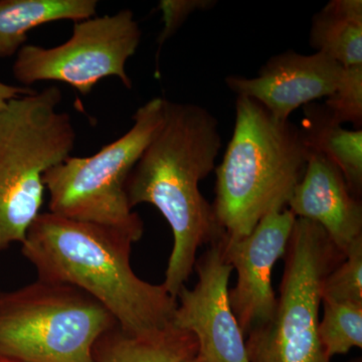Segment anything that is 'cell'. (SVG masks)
I'll use <instances>...</instances> for the list:
<instances>
[{
  "label": "cell",
  "mask_w": 362,
  "mask_h": 362,
  "mask_svg": "<svg viewBox=\"0 0 362 362\" xmlns=\"http://www.w3.org/2000/svg\"><path fill=\"white\" fill-rule=\"evenodd\" d=\"M221 149L218 122L211 112L165 99L163 122L126 180L130 206L152 204L173 230L162 285L175 299L194 270L197 250L226 235L199 189Z\"/></svg>",
  "instance_id": "1"
},
{
  "label": "cell",
  "mask_w": 362,
  "mask_h": 362,
  "mask_svg": "<svg viewBox=\"0 0 362 362\" xmlns=\"http://www.w3.org/2000/svg\"><path fill=\"white\" fill-rule=\"evenodd\" d=\"M133 244L115 230L49 211L33 221L21 252L40 280L77 288L103 305L124 332L144 335L173 323L177 300L136 275Z\"/></svg>",
  "instance_id": "2"
},
{
  "label": "cell",
  "mask_w": 362,
  "mask_h": 362,
  "mask_svg": "<svg viewBox=\"0 0 362 362\" xmlns=\"http://www.w3.org/2000/svg\"><path fill=\"white\" fill-rule=\"evenodd\" d=\"M309 156L301 128L276 119L254 100L237 97L232 139L216 169L211 204L226 237H246L272 211L285 209Z\"/></svg>",
  "instance_id": "3"
},
{
  "label": "cell",
  "mask_w": 362,
  "mask_h": 362,
  "mask_svg": "<svg viewBox=\"0 0 362 362\" xmlns=\"http://www.w3.org/2000/svg\"><path fill=\"white\" fill-rule=\"evenodd\" d=\"M57 86L11 100L0 110V249L23 243L44 204L42 177L71 156L77 133L59 112Z\"/></svg>",
  "instance_id": "4"
},
{
  "label": "cell",
  "mask_w": 362,
  "mask_h": 362,
  "mask_svg": "<svg viewBox=\"0 0 362 362\" xmlns=\"http://www.w3.org/2000/svg\"><path fill=\"white\" fill-rule=\"evenodd\" d=\"M165 99L156 97L136 110L133 125L94 156H70L45 173L49 213L141 240L144 226L126 194L128 175L160 128Z\"/></svg>",
  "instance_id": "5"
},
{
  "label": "cell",
  "mask_w": 362,
  "mask_h": 362,
  "mask_svg": "<svg viewBox=\"0 0 362 362\" xmlns=\"http://www.w3.org/2000/svg\"><path fill=\"white\" fill-rule=\"evenodd\" d=\"M115 326L89 295L37 279L0 294V361L95 362V344Z\"/></svg>",
  "instance_id": "6"
},
{
  "label": "cell",
  "mask_w": 362,
  "mask_h": 362,
  "mask_svg": "<svg viewBox=\"0 0 362 362\" xmlns=\"http://www.w3.org/2000/svg\"><path fill=\"white\" fill-rule=\"evenodd\" d=\"M345 256L322 228L295 221L273 318L247 337L251 362H330L318 327L324 279Z\"/></svg>",
  "instance_id": "7"
},
{
  "label": "cell",
  "mask_w": 362,
  "mask_h": 362,
  "mask_svg": "<svg viewBox=\"0 0 362 362\" xmlns=\"http://www.w3.org/2000/svg\"><path fill=\"white\" fill-rule=\"evenodd\" d=\"M142 32L134 13L122 9L74 25L70 39L57 47L25 45L16 54L13 77L23 87L37 82L65 83L88 95L105 78L117 77L127 89L132 81L126 64L134 56Z\"/></svg>",
  "instance_id": "8"
},
{
  "label": "cell",
  "mask_w": 362,
  "mask_h": 362,
  "mask_svg": "<svg viewBox=\"0 0 362 362\" xmlns=\"http://www.w3.org/2000/svg\"><path fill=\"white\" fill-rule=\"evenodd\" d=\"M194 269L199 281L192 289L181 288L173 325L194 335L199 362H251L228 299L233 269L226 261L221 240L209 245Z\"/></svg>",
  "instance_id": "9"
},
{
  "label": "cell",
  "mask_w": 362,
  "mask_h": 362,
  "mask_svg": "<svg viewBox=\"0 0 362 362\" xmlns=\"http://www.w3.org/2000/svg\"><path fill=\"white\" fill-rule=\"evenodd\" d=\"M295 221L288 209L274 211L246 237L230 239L225 235L221 239L226 261L237 272V284L230 289L228 299L245 337L273 318L277 297L272 273L284 258Z\"/></svg>",
  "instance_id": "10"
},
{
  "label": "cell",
  "mask_w": 362,
  "mask_h": 362,
  "mask_svg": "<svg viewBox=\"0 0 362 362\" xmlns=\"http://www.w3.org/2000/svg\"><path fill=\"white\" fill-rule=\"evenodd\" d=\"M342 71L341 65L322 52L287 51L272 57L256 77L228 76L225 82L237 97L254 100L276 119L289 120L299 107L329 96Z\"/></svg>",
  "instance_id": "11"
},
{
  "label": "cell",
  "mask_w": 362,
  "mask_h": 362,
  "mask_svg": "<svg viewBox=\"0 0 362 362\" xmlns=\"http://www.w3.org/2000/svg\"><path fill=\"white\" fill-rule=\"evenodd\" d=\"M288 206L295 218L320 226L344 256L362 238L361 199L351 194L339 169L320 154L310 152L303 177Z\"/></svg>",
  "instance_id": "12"
},
{
  "label": "cell",
  "mask_w": 362,
  "mask_h": 362,
  "mask_svg": "<svg viewBox=\"0 0 362 362\" xmlns=\"http://www.w3.org/2000/svg\"><path fill=\"white\" fill-rule=\"evenodd\" d=\"M194 335L173 323L144 335H130L119 326L107 331L94 347L95 362H185L197 356Z\"/></svg>",
  "instance_id": "13"
},
{
  "label": "cell",
  "mask_w": 362,
  "mask_h": 362,
  "mask_svg": "<svg viewBox=\"0 0 362 362\" xmlns=\"http://www.w3.org/2000/svg\"><path fill=\"white\" fill-rule=\"evenodd\" d=\"M304 108L303 131L310 152L334 164L351 194H362V130H347L332 118L325 106L315 102Z\"/></svg>",
  "instance_id": "14"
},
{
  "label": "cell",
  "mask_w": 362,
  "mask_h": 362,
  "mask_svg": "<svg viewBox=\"0 0 362 362\" xmlns=\"http://www.w3.org/2000/svg\"><path fill=\"white\" fill-rule=\"evenodd\" d=\"M97 7V0H0V59L16 56L33 28L93 18Z\"/></svg>",
  "instance_id": "15"
},
{
  "label": "cell",
  "mask_w": 362,
  "mask_h": 362,
  "mask_svg": "<svg viewBox=\"0 0 362 362\" xmlns=\"http://www.w3.org/2000/svg\"><path fill=\"white\" fill-rule=\"evenodd\" d=\"M309 44L339 65H362V1L331 0L313 16Z\"/></svg>",
  "instance_id": "16"
},
{
  "label": "cell",
  "mask_w": 362,
  "mask_h": 362,
  "mask_svg": "<svg viewBox=\"0 0 362 362\" xmlns=\"http://www.w3.org/2000/svg\"><path fill=\"white\" fill-rule=\"evenodd\" d=\"M319 339L326 356L346 354L362 347V303L323 301Z\"/></svg>",
  "instance_id": "17"
},
{
  "label": "cell",
  "mask_w": 362,
  "mask_h": 362,
  "mask_svg": "<svg viewBox=\"0 0 362 362\" xmlns=\"http://www.w3.org/2000/svg\"><path fill=\"white\" fill-rule=\"evenodd\" d=\"M323 301L362 303V238L350 246L341 263L324 279Z\"/></svg>",
  "instance_id": "18"
},
{
  "label": "cell",
  "mask_w": 362,
  "mask_h": 362,
  "mask_svg": "<svg viewBox=\"0 0 362 362\" xmlns=\"http://www.w3.org/2000/svg\"><path fill=\"white\" fill-rule=\"evenodd\" d=\"M324 106L337 122L362 126V65L343 66L341 78L335 90L326 98Z\"/></svg>",
  "instance_id": "19"
},
{
  "label": "cell",
  "mask_w": 362,
  "mask_h": 362,
  "mask_svg": "<svg viewBox=\"0 0 362 362\" xmlns=\"http://www.w3.org/2000/svg\"><path fill=\"white\" fill-rule=\"evenodd\" d=\"M216 0H161L159 9L162 13L163 28L157 39L156 62L158 63L162 47L182 26L192 13L206 11L216 6Z\"/></svg>",
  "instance_id": "20"
},
{
  "label": "cell",
  "mask_w": 362,
  "mask_h": 362,
  "mask_svg": "<svg viewBox=\"0 0 362 362\" xmlns=\"http://www.w3.org/2000/svg\"><path fill=\"white\" fill-rule=\"evenodd\" d=\"M35 90L30 87L9 85L0 81V110L6 108V105L11 100L23 96V95L32 94Z\"/></svg>",
  "instance_id": "21"
},
{
  "label": "cell",
  "mask_w": 362,
  "mask_h": 362,
  "mask_svg": "<svg viewBox=\"0 0 362 362\" xmlns=\"http://www.w3.org/2000/svg\"><path fill=\"white\" fill-rule=\"evenodd\" d=\"M185 362H199L197 361V356L192 357V358L187 359V361H185Z\"/></svg>",
  "instance_id": "22"
},
{
  "label": "cell",
  "mask_w": 362,
  "mask_h": 362,
  "mask_svg": "<svg viewBox=\"0 0 362 362\" xmlns=\"http://www.w3.org/2000/svg\"><path fill=\"white\" fill-rule=\"evenodd\" d=\"M0 251H1V249H0Z\"/></svg>",
  "instance_id": "23"
},
{
  "label": "cell",
  "mask_w": 362,
  "mask_h": 362,
  "mask_svg": "<svg viewBox=\"0 0 362 362\" xmlns=\"http://www.w3.org/2000/svg\"><path fill=\"white\" fill-rule=\"evenodd\" d=\"M0 362H4V361H0Z\"/></svg>",
  "instance_id": "24"
}]
</instances>
